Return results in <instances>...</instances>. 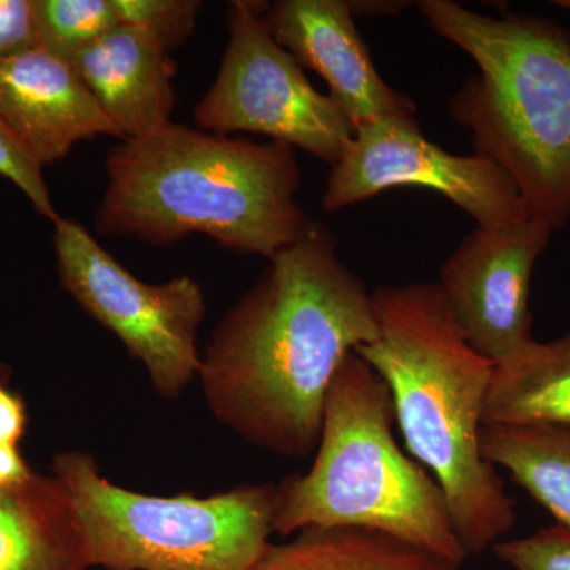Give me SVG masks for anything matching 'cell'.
Returning a JSON list of instances; mask_svg holds the SVG:
<instances>
[{"mask_svg": "<svg viewBox=\"0 0 570 570\" xmlns=\"http://www.w3.org/2000/svg\"><path fill=\"white\" fill-rule=\"evenodd\" d=\"M377 332L373 292L313 220L214 328L197 377L206 406L247 444L313 455L333 379Z\"/></svg>", "mask_w": 570, "mask_h": 570, "instance_id": "1", "label": "cell"}, {"mask_svg": "<svg viewBox=\"0 0 570 570\" xmlns=\"http://www.w3.org/2000/svg\"><path fill=\"white\" fill-rule=\"evenodd\" d=\"M107 189L94 227L102 236L168 247L205 235L225 249L275 257L313 219L296 202L295 148L171 122L107 154Z\"/></svg>", "mask_w": 570, "mask_h": 570, "instance_id": "2", "label": "cell"}, {"mask_svg": "<svg viewBox=\"0 0 570 570\" xmlns=\"http://www.w3.org/2000/svg\"><path fill=\"white\" fill-rule=\"evenodd\" d=\"M373 299L377 337L355 352L384 379L409 453L444 491L468 557H479L517 523L480 448L494 365L461 336L436 283L381 285Z\"/></svg>", "mask_w": 570, "mask_h": 570, "instance_id": "3", "label": "cell"}, {"mask_svg": "<svg viewBox=\"0 0 570 570\" xmlns=\"http://www.w3.org/2000/svg\"><path fill=\"white\" fill-rule=\"evenodd\" d=\"M438 36L478 63L450 97L475 153L512 179L531 216L570 223V31L528 14L489 17L450 0H422Z\"/></svg>", "mask_w": 570, "mask_h": 570, "instance_id": "4", "label": "cell"}, {"mask_svg": "<svg viewBox=\"0 0 570 570\" xmlns=\"http://www.w3.org/2000/svg\"><path fill=\"white\" fill-rule=\"evenodd\" d=\"M395 423L384 379L352 352L326 396L313 466L277 485L275 532L363 528L463 566L469 557L444 491L401 450Z\"/></svg>", "mask_w": 570, "mask_h": 570, "instance_id": "5", "label": "cell"}, {"mask_svg": "<svg viewBox=\"0 0 570 570\" xmlns=\"http://www.w3.org/2000/svg\"><path fill=\"white\" fill-rule=\"evenodd\" d=\"M92 569L247 570L275 532L277 485L156 497L105 479L88 452L55 456Z\"/></svg>", "mask_w": 570, "mask_h": 570, "instance_id": "6", "label": "cell"}, {"mask_svg": "<svg viewBox=\"0 0 570 570\" xmlns=\"http://www.w3.org/2000/svg\"><path fill=\"white\" fill-rule=\"evenodd\" d=\"M268 7L228 3L227 48L216 80L195 107V121L206 132L265 135L335 165L354 140V124L277 43L265 21Z\"/></svg>", "mask_w": 570, "mask_h": 570, "instance_id": "7", "label": "cell"}, {"mask_svg": "<svg viewBox=\"0 0 570 570\" xmlns=\"http://www.w3.org/2000/svg\"><path fill=\"white\" fill-rule=\"evenodd\" d=\"M52 234L61 287L141 363L154 390L176 400L198 377L204 287L183 275L148 284L124 268L78 220L59 217Z\"/></svg>", "mask_w": 570, "mask_h": 570, "instance_id": "8", "label": "cell"}, {"mask_svg": "<svg viewBox=\"0 0 570 570\" xmlns=\"http://www.w3.org/2000/svg\"><path fill=\"white\" fill-rule=\"evenodd\" d=\"M395 187H426L478 223L493 228L531 213L512 179L487 157L456 156L426 140L417 118H387L356 127L343 159L332 165L322 208L340 212Z\"/></svg>", "mask_w": 570, "mask_h": 570, "instance_id": "9", "label": "cell"}, {"mask_svg": "<svg viewBox=\"0 0 570 570\" xmlns=\"http://www.w3.org/2000/svg\"><path fill=\"white\" fill-rule=\"evenodd\" d=\"M553 230L530 216L504 227H478L441 266L436 281L464 341L493 365L530 346L531 279Z\"/></svg>", "mask_w": 570, "mask_h": 570, "instance_id": "10", "label": "cell"}, {"mask_svg": "<svg viewBox=\"0 0 570 570\" xmlns=\"http://www.w3.org/2000/svg\"><path fill=\"white\" fill-rule=\"evenodd\" d=\"M265 21L303 69L324 78L328 96L355 129L387 116L417 118L407 94L379 73L347 0H277Z\"/></svg>", "mask_w": 570, "mask_h": 570, "instance_id": "11", "label": "cell"}, {"mask_svg": "<svg viewBox=\"0 0 570 570\" xmlns=\"http://www.w3.org/2000/svg\"><path fill=\"white\" fill-rule=\"evenodd\" d=\"M0 118L41 167L80 141L124 140L71 62L40 47L0 63Z\"/></svg>", "mask_w": 570, "mask_h": 570, "instance_id": "12", "label": "cell"}, {"mask_svg": "<svg viewBox=\"0 0 570 570\" xmlns=\"http://www.w3.org/2000/svg\"><path fill=\"white\" fill-rule=\"evenodd\" d=\"M124 140L170 126L178 63L148 33L119 24L71 61Z\"/></svg>", "mask_w": 570, "mask_h": 570, "instance_id": "13", "label": "cell"}, {"mask_svg": "<svg viewBox=\"0 0 570 570\" xmlns=\"http://www.w3.org/2000/svg\"><path fill=\"white\" fill-rule=\"evenodd\" d=\"M80 523L61 483L33 472L0 491V570H91Z\"/></svg>", "mask_w": 570, "mask_h": 570, "instance_id": "14", "label": "cell"}, {"mask_svg": "<svg viewBox=\"0 0 570 570\" xmlns=\"http://www.w3.org/2000/svg\"><path fill=\"white\" fill-rule=\"evenodd\" d=\"M570 428V332L494 365L483 425Z\"/></svg>", "mask_w": 570, "mask_h": 570, "instance_id": "15", "label": "cell"}, {"mask_svg": "<svg viewBox=\"0 0 570 570\" xmlns=\"http://www.w3.org/2000/svg\"><path fill=\"white\" fill-rule=\"evenodd\" d=\"M247 570H461L384 532L309 528L284 543L269 542Z\"/></svg>", "mask_w": 570, "mask_h": 570, "instance_id": "16", "label": "cell"}, {"mask_svg": "<svg viewBox=\"0 0 570 570\" xmlns=\"http://www.w3.org/2000/svg\"><path fill=\"white\" fill-rule=\"evenodd\" d=\"M483 456L505 469L538 504L570 531V428L483 425Z\"/></svg>", "mask_w": 570, "mask_h": 570, "instance_id": "17", "label": "cell"}, {"mask_svg": "<svg viewBox=\"0 0 570 570\" xmlns=\"http://www.w3.org/2000/svg\"><path fill=\"white\" fill-rule=\"evenodd\" d=\"M32 9L37 45L69 62L121 24L111 0H32Z\"/></svg>", "mask_w": 570, "mask_h": 570, "instance_id": "18", "label": "cell"}, {"mask_svg": "<svg viewBox=\"0 0 570 570\" xmlns=\"http://www.w3.org/2000/svg\"><path fill=\"white\" fill-rule=\"evenodd\" d=\"M119 22L148 33L165 50L181 47L197 26L200 0H111Z\"/></svg>", "mask_w": 570, "mask_h": 570, "instance_id": "19", "label": "cell"}, {"mask_svg": "<svg viewBox=\"0 0 570 570\" xmlns=\"http://www.w3.org/2000/svg\"><path fill=\"white\" fill-rule=\"evenodd\" d=\"M491 551L512 570H570V531L554 524L501 540Z\"/></svg>", "mask_w": 570, "mask_h": 570, "instance_id": "20", "label": "cell"}, {"mask_svg": "<svg viewBox=\"0 0 570 570\" xmlns=\"http://www.w3.org/2000/svg\"><path fill=\"white\" fill-rule=\"evenodd\" d=\"M0 176L13 183L31 202L32 208L51 223L59 219L52 205L51 193L43 176V167L14 137L9 126L0 118Z\"/></svg>", "mask_w": 570, "mask_h": 570, "instance_id": "21", "label": "cell"}, {"mask_svg": "<svg viewBox=\"0 0 570 570\" xmlns=\"http://www.w3.org/2000/svg\"><path fill=\"white\" fill-rule=\"evenodd\" d=\"M36 47L32 0H0V63Z\"/></svg>", "mask_w": 570, "mask_h": 570, "instance_id": "22", "label": "cell"}, {"mask_svg": "<svg viewBox=\"0 0 570 570\" xmlns=\"http://www.w3.org/2000/svg\"><path fill=\"white\" fill-rule=\"evenodd\" d=\"M28 430V411L24 400L0 382V445L18 448Z\"/></svg>", "mask_w": 570, "mask_h": 570, "instance_id": "23", "label": "cell"}, {"mask_svg": "<svg viewBox=\"0 0 570 570\" xmlns=\"http://www.w3.org/2000/svg\"><path fill=\"white\" fill-rule=\"evenodd\" d=\"M33 472L20 449L0 445V491L22 485L32 478Z\"/></svg>", "mask_w": 570, "mask_h": 570, "instance_id": "24", "label": "cell"}, {"mask_svg": "<svg viewBox=\"0 0 570 570\" xmlns=\"http://www.w3.org/2000/svg\"><path fill=\"white\" fill-rule=\"evenodd\" d=\"M411 6L409 2L396 0H356L351 2L352 13L358 17H396L401 11Z\"/></svg>", "mask_w": 570, "mask_h": 570, "instance_id": "25", "label": "cell"}, {"mask_svg": "<svg viewBox=\"0 0 570 570\" xmlns=\"http://www.w3.org/2000/svg\"><path fill=\"white\" fill-rule=\"evenodd\" d=\"M553 3L558 9L570 11V0H554Z\"/></svg>", "mask_w": 570, "mask_h": 570, "instance_id": "26", "label": "cell"}]
</instances>
